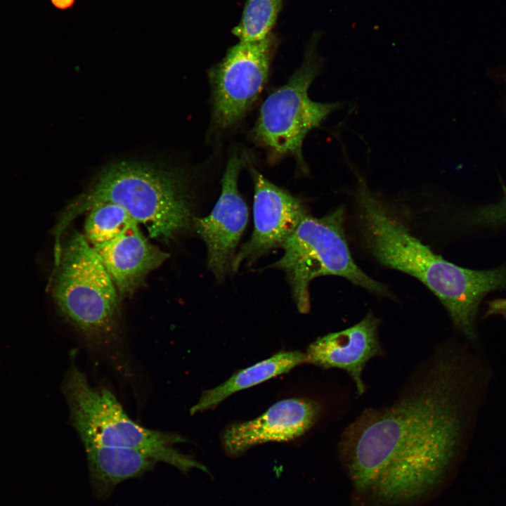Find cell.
Wrapping results in <instances>:
<instances>
[{"instance_id": "2e32d148", "label": "cell", "mask_w": 506, "mask_h": 506, "mask_svg": "<svg viewBox=\"0 0 506 506\" xmlns=\"http://www.w3.org/2000/svg\"><path fill=\"white\" fill-rule=\"evenodd\" d=\"M89 212L84 223V236L95 249L104 247L138 224L123 208L114 203L99 202Z\"/></svg>"}, {"instance_id": "5b68a950", "label": "cell", "mask_w": 506, "mask_h": 506, "mask_svg": "<svg viewBox=\"0 0 506 506\" xmlns=\"http://www.w3.org/2000/svg\"><path fill=\"white\" fill-rule=\"evenodd\" d=\"M54 264L51 290L63 317L91 342L111 339L119 326V294L86 237L75 231L60 242Z\"/></svg>"}, {"instance_id": "d6986e66", "label": "cell", "mask_w": 506, "mask_h": 506, "mask_svg": "<svg viewBox=\"0 0 506 506\" xmlns=\"http://www.w3.org/2000/svg\"><path fill=\"white\" fill-rule=\"evenodd\" d=\"M500 316L506 319V299H498L488 303L486 317Z\"/></svg>"}, {"instance_id": "277c9868", "label": "cell", "mask_w": 506, "mask_h": 506, "mask_svg": "<svg viewBox=\"0 0 506 506\" xmlns=\"http://www.w3.org/2000/svg\"><path fill=\"white\" fill-rule=\"evenodd\" d=\"M63 383V392L71 422L84 446L98 445L137 450L155 462L171 465L182 472L205 469L190 456L174 448L185 442L180 435L147 429L130 419L108 389L90 385L74 363V353Z\"/></svg>"}, {"instance_id": "ac0fdd59", "label": "cell", "mask_w": 506, "mask_h": 506, "mask_svg": "<svg viewBox=\"0 0 506 506\" xmlns=\"http://www.w3.org/2000/svg\"><path fill=\"white\" fill-rule=\"evenodd\" d=\"M472 221L481 225H498L506 223V192L502 198L477 209L472 215Z\"/></svg>"}, {"instance_id": "3957f363", "label": "cell", "mask_w": 506, "mask_h": 506, "mask_svg": "<svg viewBox=\"0 0 506 506\" xmlns=\"http://www.w3.org/2000/svg\"><path fill=\"white\" fill-rule=\"evenodd\" d=\"M188 178L179 169L123 161L104 168L92 186L64 209L54 230L59 239L77 216L99 202L123 208L150 238L168 243L193 229V199Z\"/></svg>"}, {"instance_id": "7a4b0ae2", "label": "cell", "mask_w": 506, "mask_h": 506, "mask_svg": "<svg viewBox=\"0 0 506 506\" xmlns=\"http://www.w3.org/2000/svg\"><path fill=\"white\" fill-rule=\"evenodd\" d=\"M357 221L365 247L382 265L422 283L439 299L454 325L477 344L476 317L482 298L506 287V267L472 270L435 254L413 235L393 208L359 176L353 193Z\"/></svg>"}, {"instance_id": "9a60e30c", "label": "cell", "mask_w": 506, "mask_h": 506, "mask_svg": "<svg viewBox=\"0 0 506 506\" xmlns=\"http://www.w3.org/2000/svg\"><path fill=\"white\" fill-rule=\"evenodd\" d=\"M302 363H306L305 353L299 351L277 353L238 371L214 388L204 391L198 401L190 408V414L213 408L234 393L286 373Z\"/></svg>"}, {"instance_id": "5bb4252c", "label": "cell", "mask_w": 506, "mask_h": 506, "mask_svg": "<svg viewBox=\"0 0 506 506\" xmlns=\"http://www.w3.org/2000/svg\"><path fill=\"white\" fill-rule=\"evenodd\" d=\"M91 482L96 495L105 498L126 479L150 471L156 462L137 450L98 445L84 446Z\"/></svg>"}, {"instance_id": "7c38bea8", "label": "cell", "mask_w": 506, "mask_h": 506, "mask_svg": "<svg viewBox=\"0 0 506 506\" xmlns=\"http://www.w3.org/2000/svg\"><path fill=\"white\" fill-rule=\"evenodd\" d=\"M379 323L370 312L351 327L318 338L305 353L306 363L346 371L353 379L358 394H363V369L370 358L382 354L377 337Z\"/></svg>"}, {"instance_id": "ba28073f", "label": "cell", "mask_w": 506, "mask_h": 506, "mask_svg": "<svg viewBox=\"0 0 506 506\" xmlns=\"http://www.w3.org/2000/svg\"><path fill=\"white\" fill-rule=\"evenodd\" d=\"M275 46L272 33L259 41H240L209 70L214 131H227L246 116L267 82Z\"/></svg>"}, {"instance_id": "8992f818", "label": "cell", "mask_w": 506, "mask_h": 506, "mask_svg": "<svg viewBox=\"0 0 506 506\" xmlns=\"http://www.w3.org/2000/svg\"><path fill=\"white\" fill-rule=\"evenodd\" d=\"M344 209L316 217L309 212L283 244L281 258L269 267L283 271L298 311H310L309 285L318 277H342L377 295L390 297L387 286L370 278L355 263L346 240Z\"/></svg>"}, {"instance_id": "9c48e42d", "label": "cell", "mask_w": 506, "mask_h": 506, "mask_svg": "<svg viewBox=\"0 0 506 506\" xmlns=\"http://www.w3.org/2000/svg\"><path fill=\"white\" fill-rule=\"evenodd\" d=\"M242 158L233 153L221 179V192L209 215L195 217L193 230L207 249V266L219 281L232 271L236 248L248 221V207L238 190Z\"/></svg>"}, {"instance_id": "8fae6325", "label": "cell", "mask_w": 506, "mask_h": 506, "mask_svg": "<svg viewBox=\"0 0 506 506\" xmlns=\"http://www.w3.org/2000/svg\"><path fill=\"white\" fill-rule=\"evenodd\" d=\"M320 412V405L313 400L279 401L255 419L228 426L221 436L223 446L228 455H238L257 444L294 439L316 423Z\"/></svg>"}, {"instance_id": "30bf717a", "label": "cell", "mask_w": 506, "mask_h": 506, "mask_svg": "<svg viewBox=\"0 0 506 506\" xmlns=\"http://www.w3.org/2000/svg\"><path fill=\"white\" fill-rule=\"evenodd\" d=\"M254 183V230L236 254L232 271L242 264H252L275 249L282 247L301 219L309 212L304 203L266 179L252 165Z\"/></svg>"}, {"instance_id": "4fadbf2b", "label": "cell", "mask_w": 506, "mask_h": 506, "mask_svg": "<svg viewBox=\"0 0 506 506\" xmlns=\"http://www.w3.org/2000/svg\"><path fill=\"white\" fill-rule=\"evenodd\" d=\"M95 250L121 296L134 293L146 275L169 257L148 241L138 224Z\"/></svg>"}, {"instance_id": "ffe728a7", "label": "cell", "mask_w": 506, "mask_h": 506, "mask_svg": "<svg viewBox=\"0 0 506 506\" xmlns=\"http://www.w3.org/2000/svg\"><path fill=\"white\" fill-rule=\"evenodd\" d=\"M74 1V0H51L53 4L56 7L61 9H65L71 6L73 4Z\"/></svg>"}, {"instance_id": "52a82bcc", "label": "cell", "mask_w": 506, "mask_h": 506, "mask_svg": "<svg viewBox=\"0 0 506 506\" xmlns=\"http://www.w3.org/2000/svg\"><path fill=\"white\" fill-rule=\"evenodd\" d=\"M312 39L303 63L287 82L275 89L262 103L252 131L253 140L274 159L292 156L304 168L303 142L312 129L318 127L341 103L311 100L309 89L320 73L323 62Z\"/></svg>"}, {"instance_id": "6da1fadb", "label": "cell", "mask_w": 506, "mask_h": 506, "mask_svg": "<svg viewBox=\"0 0 506 506\" xmlns=\"http://www.w3.org/2000/svg\"><path fill=\"white\" fill-rule=\"evenodd\" d=\"M416 386L393 405L365 410L339 443L356 506H419L441 488L469 436L491 370L449 344Z\"/></svg>"}, {"instance_id": "e0dca14e", "label": "cell", "mask_w": 506, "mask_h": 506, "mask_svg": "<svg viewBox=\"0 0 506 506\" xmlns=\"http://www.w3.org/2000/svg\"><path fill=\"white\" fill-rule=\"evenodd\" d=\"M283 0H247L241 20L233 33L241 41H256L271 33Z\"/></svg>"}]
</instances>
